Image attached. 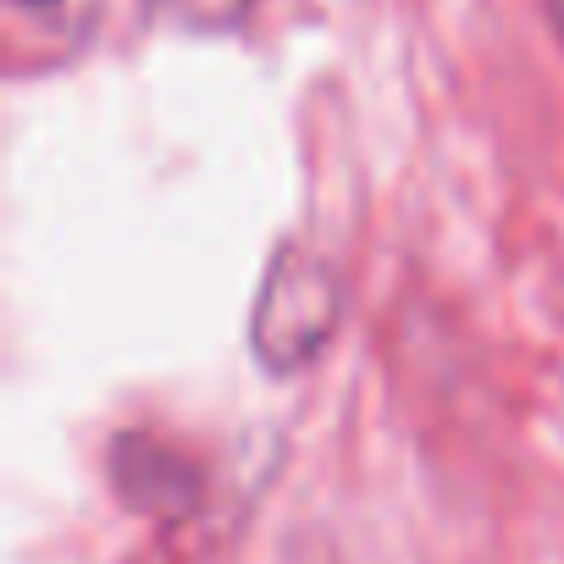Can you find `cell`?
I'll return each instance as SVG.
<instances>
[{
    "label": "cell",
    "mask_w": 564,
    "mask_h": 564,
    "mask_svg": "<svg viewBox=\"0 0 564 564\" xmlns=\"http://www.w3.org/2000/svg\"><path fill=\"white\" fill-rule=\"evenodd\" d=\"M111 476H117V492L133 509H144V514H177V509H188L199 498V470L177 448H166V443H155L144 432H122L117 437Z\"/></svg>",
    "instance_id": "obj_2"
},
{
    "label": "cell",
    "mask_w": 564,
    "mask_h": 564,
    "mask_svg": "<svg viewBox=\"0 0 564 564\" xmlns=\"http://www.w3.org/2000/svg\"><path fill=\"white\" fill-rule=\"evenodd\" d=\"M338 276L322 254L311 249H282L260 282L254 300V322H249V344L254 360L276 377L305 371L327 338L338 333Z\"/></svg>",
    "instance_id": "obj_1"
},
{
    "label": "cell",
    "mask_w": 564,
    "mask_h": 564,
    "mask_svg": "<svg viewBox=\"0 0 564 564\" xmlns=\"http://www.w3.org/2000/svg\"><path fill=\"white\" fill-rule=\"evenodd\" d=\"M536 7H542V18H547V29L564 40V0H536Z\"/></svg>",
    "instance_id": "obj_4"
},
{
    "label": "cell",
    "mask_w": 564,
    "mask_h": 564,
    "mask_svg": "<svg viewBox=\"0 0 564 564\" xmlns=\"http://www.w3.org/2000/svg\"><path fill=\"white\" fill-rule=\"evenodd\" d=\"M254 0H150V18L183 29V34H227L249 18Z\"/></svg>",
    "instance_id": "obj_3"
}]
</instances>
